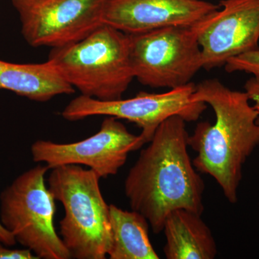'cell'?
I'll return each instance as SVG.
<instances>
[{"instance_id":"obj_1","label":"cell","mask_w":259,"mask_h":259,"mask_svg":"<svg viewBox=\"0 0 259 259\" xmlns=\"http://www.w3.org/2000/svg\"><path fill=\"white\" fill-rule=\"evenodd\" d=\"M186 122L177 115L163 121L125 179L131 209L148 220L155 234L175 209L204 211V183L189 156Z\"/></svg>"},{"instance_id":"obj_2","label":"cell","mask_w":259,"mask_h":259,"mask_svg":"<svg viewBox=\"0 0 259 259\" xmlns=\"http://www.w3.org/2000/svg\"><path fill=\"white\" fill-rule=\"evenodd\" d=\"M194 101L210 105L215 122H199L188 145L197 153L192 161L197 171L210 175L232 204L238 201L243 167L259 146L258 113L247 93L233 91L219 80H204L195 86Z\"/></svg>"},{"instance_id":"obj_3","label":"cell","mask_w":259,"mask_h":259,"mask_svg":"<svg viewBox=\"0 0 259 259\" xmlns=\"http://www.w3.org/2000/svg\"><path fill=\"white\" fill-rule=\"evenodd\" d=\"M47 61L81 95L102 101L122 99L135 78L128 34L105 24L79 41L51 49Z\"/></svg>"},{"instance_id":"obj_4","label":"cell","mask_w":259,"mask_h":259,"mask_svg":"<svg viewBox=\"0 0 259 259\" xmlns=\"http://www.w3.org/2000/svg\"><path fill=\"white\" fill-rule=\"evenodd\" d=\"M100 180L80 165L51 168L48 187L64 207L59 233L71 258L105 259L111 248L110 205L102 196Z\"/></svg>"},{"instance_id":"obj_5","label":"cell","mask_w":259,"mask_h":259,"mask_svg":"<svg viewBox=\"0 0 259 259\" xmlns=\"http://www.w3.org/2000/svg\"><path fill=\"white\" fill-rule=\"evenodd\" d=\"M50 168L37 165L24 172L0 196V222L16 242L37 258H71L54 224L55 199L46 185Z\"/></svg>"},{"instance_id":"obj_6","label":"cell","mask_w":259,"mask_h":259,"mask_svg":"<svg viewBox=\"0 0 259 259\" xmlns=\"http://www.w3.org/2000/svg\"><path fill=\"white\" fill-rule=\"evenodd\" d=\"M134 77L152 88H181L202 68L193 26H171L128 34Z\"/></svg>"},{"instance_id":"obj_7","label":"cell","mask_w":259,"mask_h":259,"mask_svg":"<svg viewBox=\"0 0 259 259\" xmlns=\"http://www.w3.org/2000/svg\"><path fill=\"white\" fill-rule=\"evenodd\" d=\"M195 86L190 82L165 93L141 92L133 98L112 101H102L81 95L68 104L61 115L69 121L93 116L126 120L142 130L141 136L145 144H148L162 122L171 116H180L186 122L198 120L207 109V104L194 101L192 98Z\"/></svg>"},{"instance_id":"obj_8","label":"cell","mask_w":259,"mask_h":259,"mask_svg":"<svg viewBox=\"0 0 259 259\" xmlns=\"http://www.w3.org/2000/svg\"><path fill=\"white\" fill-rule=\"evenodd\" d=\"M107 1L12 0V3L29 45L54 49L79 41L102 26Z\"/></svg>"},{"instance_id":"obj_9","label":"cell","mask_w":259,"mask_h":259,"mask_svg":"<svg viewBox=\"0 0 259 259\" xmlns=\"http://www.w3.org/2000/svg\"><path fill=\"white\" fill-rule=\"evenodd\" d=\"M145 144L141 134H131L118 119L107 117L100 131L88 139L71 144L38 140L31 146V154L33 161L46 163L50 169L64 165H83L101 179L117 175L129 153Z\"/></svg>"},{"instance_id":"obj_10","label":"cell","mask_w":259,"mask_h":259,"mask_svg":"<svg viewBox=\"0 0 259 259\" xmlns=\"http://www.w3.org/2000/svg\"><path fill=\"white\" fill-rule=\"evenodd\" d=\"M219 5L194 25L206 70L259 48V0H221Z\"/></svg>"},{"instance_id":"obj_11","label":"cell","mask_w":259,"mask_h":259,"mask_svg":"<svg viewBox=\"0 0 259 259\" xmlns=\"http://www.w3.org/2000/svg\"><path fill=\"white\" fill-rule=\"evenodd\" d=\"M220 8L204 0H108L102 22L125 33H139L193 26Z\"/></svg>"},{"instance_id":"obj_12","label":"cell","mask_w":259,"mask_h":259,"mask_svg":"<svg viewBox=\"0 0 259 259\" xmlns=\"http://www.w3.org/2000/svg\"><path fill=\"white\" fill-rule=\"evenodd\" d=\"M163 231L166 258L212 259L217 255L210 229L197 213L185 209L172 211L167 216Z\"/></svg>"},{"instance_id":"obj_13","label":"cell","mask_w":259,"mask_h":259,"mask_svg":"<svg viewBox=\"0 0 259 259\" xmlns=\"http://www.w3.org/2000/svg\"><path fill=\"white\" fill-rule=\"evenodd\" d=\"M0 90H9L32 101L45 102L75 89L49 62L14 64L0 60Z\"/></svg>"},{"instance_id":"obj_14","label":"cell","mask_w":259,"mask_h":259,"mask_svg":"<svg viewBox=\"0 0 259 259\" xmlns=\"http://www.w3.org/2000/svg\"><path fill=\"white\" fill-rule=\"evenodd\" d=\"M112 245L110 259H158L149 236V223L141 213L110 204Z\"/></svg>"},{"instance_id":"obj_15","label":"cell","mask_w":259,"mask_h":259,"mask_svg":"<svg viewBox=\"0 0 259 259\" xmlns=\"http://www.w3.org/2000/svg\"><path fill=\"white\" fill-rule=\"evenodd\" d=\"M225 69L229 73L244 71L259 78V48L229 59Z\"/></svg>"},{"instance_id":"obj_16","label":"cell","mask_w":259,"mask_h":259,"mask_svg":"<svg viewBox=\"0 0 259 259\" xmlns=\"http://www.w3.org/2000/svg\"><path fill=\"white\" fill-rule=\"evenodd\" d=\"M0 241V259H38L31 250L25 249H10Z\"/></svg>"},{"instance_id":"obj_17","label":"cell","mask_w":259,"mask_h":259,"mask_svg":"<svg viewBox=\"0 0 259 259\" xmlns=\"http://www.w3.org/2000/svg\"><path fill=\"white\" fill-rule=\"evenodd\" d=\"M244 88L250 100L254 102L253 107L258 113L257 123L259 125V78L255 76L250 78L245 83Z\"/></svg>"},{"instance_id":"obj_18","label":"cell","mask_w":259,"mask_h":259,"mask_svg":"<svg viewBox=\"0 0 259 259\" xmlns=\"http://www.w3.org/2000/svg\"><path fill=\"white\" fill-rule=\"evenodd\" d=\"M0 241L7 246H13L16 243V240L10 232L8 231L0 222Z\"/></svg>"},{"instance_id":"obj_19","label":"cell","mask_w":259,"mask_h":259,"mask_svg":"<svg viewBox=\"0 0 259 259\" xmlns=\"http://www.w3.org/2000/svg\"><path fill=\"white\" fill-rule=\"evenodd\" d=\"M258 206H259V204H258Z\"/></svg>"}]
</instances>
